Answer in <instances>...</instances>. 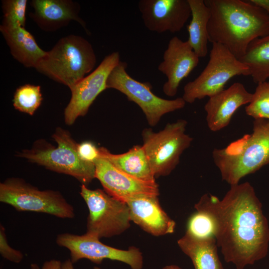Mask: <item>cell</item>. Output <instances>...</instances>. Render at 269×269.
<instances>
[{
  "label": "cell",
  "instance_id": "1",
  "mask_svg": "<svg viewBox=\"0 0 269 269\" xmlns=\"http://www.w3.org/2000/svg\"><path fill=\"white\" fill-rule=\"evenodd\" d=\"M194 208L210 218L225 261L236 269H244L267 255L269 223L249 182L231 185L222 200L205 194Z\"/></svg>",
  "mask_w": 269,
  "mask_h": 269
},
{
  "label": "cell",
  "instance_id": "2",
  "mask_svg": "<svg viewBox=\"0 0 269 269\" xmlns=\"http://www.w3.org/2000/svg\"><path fill=\"white\" fill-rule=\"evenodd\" d=\"M209 7V42L226 47L237 58L250 43L269 34V14L248 0H204Z\"/></svg>",
  "mask_w": 269,
  "mask_h": 269
},
{
  "label": "cell",
  "instance_id": "3",
  "mask_svg": "<svg viewBox=\"0 0 269 269\" xmlns=\"http://www.w3.org/2000/svg\"><path fill=\"white\" fill-rule=\"evenodd\" d=\"M212 157L223 180L230 185L238 184L244 177L269 163V120L256 119L253 133L215 148Z\"/></svg>",
  "mask_w": 269,
  "mask_h": 269
},
{
  "label": "cell",
  "instance_id": "4",
  "mask_svg": "<svg viewBox=\"0 0 269 269\" xmlns=\"http://www.w3.org/2000/svg\"><path fill=\"white\" fill-rule=\"evenodd\" d=\"M96 63L91 44L83 37L70 34L60 38L47 51L35 69L70 88L90 73Z\"/></svg>",
  "mask_w": 269,
  "mask_h": 269
},
{
  "label": "cell",
  "instance_id": "5",
  "mask_svg": "<svg viewBox=\"0 0 269 269\" xmlns=\"http://www.w3.org/2000/svg\"><path fill=\"white\" fill-rule=\"evenodd\" d=\"M52 137L57 146L40 139L35 141L30 149L17 152V156L50 170L71 176L87 186L96 178L95 163L80 157L78 143L68 131L58 127Z\"/></svg>",
  "mask_w": 269,
  "mask_h": 269
},
{
  "label": "cell",
  "instance_id": "6",
  "mask_svg": "<svg viewBox=\"0 0 269 269\" xmlns=\"http://www.w3.org/2000/svg\"><path fill=\"white\" fill-rule=\"evenodd\" d=\"M0 202L19 212H33L61 219L75 216L73 206L58 191L40 190L22 178L10 177L0 183Z\"/></svg>",
  "mask_w": 269,
  "mask_h": 269
},
{
  "label": "cell",
  "instance_id": "7",
  "mask_svg": "<svg viewBox=\"0 0 269 269\" xmlns=\"http://www.w3.org/2000/svg\"><path fill=\"white\" fill-rule=\"evenodd\" d=\"M187 122L179 119L168 123L158 132L151 128L142 131V145L155 177L169 175L179 163L193 138L185 133Z\"/></svg>",
  "mask_w": 269,
  "mask_h": 269
},
{
  "label": "cell",
  "instance_id": "8",
  "mask_svg": "<svg viewBox=\"0 0 269 269\" xmlns=\"http://www.w3.org/2000/svg\"><path fill=\"white\" fill-rule=\"evenodd\" d=\"M241 75H250L248 67L224 45L212 43L207 64L196 79L184 86L182 97L190 104L210 98L224 90L233 77Z\"/></svg>",
  "mask_w": 269,
  "mask_h": 269
},
{
  "label": "cell",
  "instance_id": "9",
  "mask_svg": "<svg viewBox=\"0 0 269 269\" xmlns=\"http://www.w3.org/2000/svg\"><path fill=\"white\" fill-rule=\"evenodd\" d=\"M80 194L89 214L86 233L99 238L119 235L131 226L129 206L100 189H91L82 184Z\"/></svg>",
  "mask_w": 269,
  "mask_h": 269
},
{
  "label": "cell",
  "instance_id": "10",
  "mask_svg": "<svg viewBox=\"0 0 269 269\" xmlns=\"http://www.w3.org/2000/svg\"><path fill=\"white\" fill-rule=\"evenodd\" d=\"M127 63L120 61L113 69L107 80V89H114L124 94L128 99L136 104L145 115L150 126L155 127L161 117L182 109L186 102L182 97L167 100L155 95L148 82H141L127 72Z\"/></svg>",
  "mask_w": 269,
  "mask_h": 269
},
{
  "label": "cell",
  "instance_id": "11",
  "mask_svg": "<svg viewBox=\"0 0 269 269\" xmlns=\"http://www.w3.org/2000/svg\"><path fill=\"white\" fill-rule=\"evenodd\" d=\"M100 240L86 233L83 235L64 233L57 236L56 243L69 251L70 259L73 264L87 259L100 264L108 259L124 263L132 269H142L143 259L139 249L132 246L127 250H121L106 245Z\"/></svg>",
  "mask_w": 269,
  "mask_h": 269
},
{
  "label": "cell",
  "instance_id": "12",
  "mask_svg": "<svg viewBox=\"0 0 269 269\" xmlns=\"http://www.w3.org/2000/svg\"><path fill=\"white\" fill-rule=\"evenodd\" d=\"M120 61L119 52L108 54L93 72L69 88L71 97L64 110L66 124L72 125L78 117L87 114L98 96L107 89L108 76Z\"/></svg>",
  "mask_w": 269,
  "mask_h": 269
},
{
  "label": "cell",
  "instance_id": "13",
  "mask_svg": "<svg viewBox=\"0 0 269 269\" xmlns=\"http://www.w3.org/2000/svg\"><path fill=\"white\" fill-rule=\"evenodd\" d=\"M95 178L104 190L112 197L126 203L139 196H158V185L136 178L115 166L106 158L100 157L94 162Z\"/></svg>",
  "mask_w": 269,
  "mask_h": 269
},
{
  "label": "cell",
  "instance_id": "14",
  "mask_svg": "<svg viewBox=\"0 0 269 269\" xmlns=\"http://www.w3.org/2000/svg\"><path fill=\"white\" fill-rule=\"evenodd\" d=\"M138 7L146 28L159 33L180 31L191 15L188 0H140Z\"/></svg>",
  "mask_w": 269,
  "mask_h": 269
},
{
  "label": "cell",
  "instance_id": "15",
  "mask_svg": "<svg viewBox=\"0 0 269 269\" xmlns=\"http://www.w3.org/2000/svg\"><path fill=\"white\" fill-rule=\"evenodd\" d=\"M199 58L187 40L183 41L177 36L170 39L163 61L158 66V70L167 78L162 87L165 95H176L181 82L198 65Z\"/></svg>",
  "mask_w": 269,
  "mask_h": 269
},
{
  "label": "cell",
  "instance_id": "16",
  "mask_svg": "<svg viewBox=\"0 0 269 269\" xmlns=\"http://www.w3.org/2000/svg\"><path fill=\"white\" fill-rule=\"evenodd\" d=\"M253 94L240 82L233 83L227 89L209 98L204 106L209 129L217 132L228 126L236 111L249 104Z\"/></svg>",
  "mask_w": 269,
  "mask_h": 269
},
{
  "label": "cell",
  "instance_id": "17",
  "mask_svg": "<svg viewBox=\"0 0 269 269\" xmlns=\"http://www.w3.org/2000/svg\"><path fill=\"white\" fill-rule=\"evenodd\" d=\"M33 11L30 17L42 30L53 32L76 21L86 31L85 22L79 16V4L71 0H32Z\"/></svg>",
  "mask_w": 269,
  "mask_h": 269
},
{
  "label": "cell",
  "instance_id": "18",
  "mask_svg": "<svg viewBox=\"0 0 269 269\" xmlns=\"http://www.w3.org/2000/svg\"><path fill=\"white\" fill-rule=\"evenodd\" d=\"M131 221L155 236L172 234L176 223L161 207L157 196H139L128 199Z\"/></svg>",
  "mask_w": 269,
  "mask_h": 269
},
{
  "label": "cell",
  "instance_id": "19",
  "mask_svg": "<svg viewBox=\"0 0 269 269\" xmlns=\"http://www.w3.org/2000/svg\"><path fill=\"white\" fill-rule=\"evenodd\" d=\"M0 31L13 57L25 67L35 68L46 54L33 36L19 24H1Z\"/></svg>",
  "mask_w": 269,
  "mask_h": 269
},
{
  "label": "cell",
  "instance_id": "20",
  "mask_svg": "<svg viewBox=\"0 0 269 269\" xmlns=\"http://www.w3.org/2000/svg\"><path fill=\"white\" fill-rule=\"evenodd\" d=\"M177 244L191 259L194 269H225L218 255L214 237L196 238L185 233Z\"/></svg>",
  "mask_w": 269,
  "mask_h": 269
},
{
  "label": "cell",
  "instance_id": "21",
  "mask_svg": "<svg viewBox=\"0 0 269 269\" xmlns=\"http://www.w3.org/2000/svg\"><path fill=\"white\" fill-rule=\"evenodd\" d=\"M99 149L100 157L106 158L122 171L143 181L156 182L142 145H134L128 151L121 154H113L104 147Z\"/></svg>",
  "mask_w": 269,
  "mask_h": 269
},
{
  "label": "cell",
  "instance_id": "22",
  "mask_svg": "<svg viewBox=\"0 0 269 269\" xmlns=\"http://www.w3.org/2000/svg\"><path fill=\"white\" fill-rule=\"evenodd\" d=\"M191 11V19L187 25L188 42L199 58L208 53V25L210 17L209 7L204 0H188Z\"/></svg>",
  "mask_w": 269,
  "mask_h": 269
},
{
  "label": "cell",
  "instance_id": "23",
  "mask_svg": "<svg viewBox=\"0 0 269 269\" xmlns=\"http://www.w3.org/2000/svg\"><path fill=\"white\" fill-rule=\"evenodd\" d=\"M239 60L248 67L255 83L266 81L269 78V34L252 41Z\"/></svg>",
  "mask_w": 269,
  "mask_h": 269
},
{
  "label": "cell",
  "instance_id": "24",
  "mask_svg": "<svg viewBox=\"0 0 269 269\" xmlns=\"http://www.w3.org/2000/svg\"><path fill=\"white\" fill-rule=\"evenodd\" d=\"M42 100L40 86L25 84L16 89L12 100L13 106L21 112L33 115Z\"/></svg>",
  "mask_w": 269,
  "mask_h": 269
},
{
  "label": "cell",
  "instance_id": "25",
  "mask_svg": "<svg viewBox=\"0 0 269 269\" xmlns=\"http://www.w3.org/2000/svg\"><path fill=\"white\" fill-rule=\"evenodd\" d=\"M245 112L254 119L269 120V81L258 84L251 102L245 107Z\"/></svg>",
  "mask_w": 269,
  "mask_h": 269
},
{
  "label": "cell",
  "instance_id": "26",
  "mask_svg": "<svg viewBox=\"0 0 269 269\" xmlns=\"http://www.w3.org/2000/svg\"><path fill=\"white\" fill-rule=\"evenodd\" d=\"M27 0H2L3 25L19 24L25 27Z\"/></svg>",
  "mask_w": 269,
  "mask_h": 269
},
{
  "label": "cell",
  "instance_id": "27",
  "mask_svg": "<svg viewBox=\"0 0 269 269\" xmlns=\"http://www.w3.org/2000/svg\"><path fill=\"white\" fill-rule=\"evenodd\" d=\"M185 233L196 238L214 237L210 218L205 213L197 211L189 217Z\"/></svg>",
  "mask_w": 269,
  "mask_h": 269
},
{
  "label": "cell",
  "instance_id": "28",
  "mask_svg": "<svg viewBox=\"0 0 269 269\" xmlns=\"http://www.w3.org/2000/svg\"><path fill=\"white\" fill-rule=\"evenodd\" d=\"M0 254L4 259L18 264L23 259V254L19 250L12 248L8 243L5 229L0 224Z\"/></svg>",
  "mask_w": 269,
  "mask_h": 269
},
{
  "label": "cell",
  "instance_id": "29",
  "mask_svg": "<svg viewBox=\"0 0 269 269\" xmlns=\"http://www.w3.org/2000/svg\"><path fill=\"white\" fill-rule=\"evenodd\" d=\"M77 151L80 157L87 162L94 163L100 157L99 147L90 141L78 143Z\"/></svg>",
  "mask_w": 269,
  "mask_h": 269
},
{
  "label": "cell",
  "instance_id": "30",
  "mask_svg": "<svg viewBox=\"0 0 269 269\" xmlns=\"http://www.w3.org/2000/svg\"><path fill=\"white\" fill-rule=\"evenodd\" d=\"M62 263L60 261L56 259H52L45 261L41 268V269H62Z\"/></svg>",
  "mask_w": 269,
  "mask_h": 269
},
{
  "label": "cell",
  "instance_id": "31",
  "mask_svg": "<svg viewBox=\"0 0 269 269\" xmlns=\"http://www.w3.org/2000/svg\"><path fill=\"white\" fill-rule=\"evenodd\" d=\"M248 1L261 7L269 14V0H249Z\"/></svg>",
  "mask_w": 269,
  "mask_h": 269
},
{
  "label": "cell",
  "instance_id": "32",
  "mask_svg": "<svg viewBox=\"0 0 269 269\" xmlns=\"http://www.w3.org/2000/svg\"><path fill=\"white\" fill-rule=\"evenodd\" d=\"M62 269H75L74 264L71 262L70 259H68L62 263Z\"/></svg>",
  "mask_w": 269,
  "mask_h": 269
},
{
  "label": "cell",
  "instance_id": "33",
  "mask_svg": "<svg viewBox=\"0 0 269 269\" xmlns=\"http://www.w3.org/2000/svg\"><path fill=\"white\" fill-rule=\"evenodd\" d=\"M162 269H182L176 265H168L164 267Z\"/></svg>",
  "mask_w": 269,
  "mask_h": 269
},
{
  "label": "cell",
  "instance_id": "34",
  "mask_svg": "<svg viewBox=\"0 0 269 269\" xmlns=\"http://www.w3.org/2000/svg\"><path fill=\"white\" fill-rule=\"evenodd\" d=\"M29 269H40L39 265L36 263H32L30 266Z\"/></svg>",
  "mask_w": 269,
  "mask_h": 269
},
{
  "label": "cell",
  "instance_id": "35",
  "mask_svg": "<svg viewBox=\"0 0 269 269\" xmlns=\"http://www.w3.org/2000/svg\"><path fill=\"white\" fill-rule=\"evenodd\" d=\"M93 269H101L98 267H94Z\"/></svg>",
  "mask_w": 269,
  "mask_h": 269
}]
</instances>
